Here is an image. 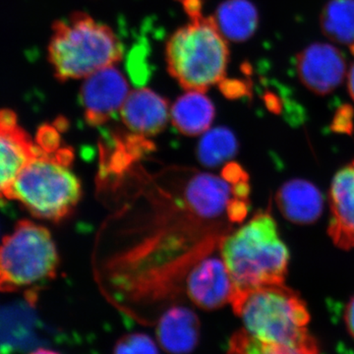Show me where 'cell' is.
<instances>
[{
	"mask_svg": "<svg viewBox=\"0 0 354 354\" xmlns=\"http://www.w3.org/2000/svg\"><path fill=\"white\" fill-rule=\"evenodd\" d=\"M230 304L241 317L244 330L255 339L305 354H319L315 339L307 329L310 314L306 304L286 285L234 293Z\"/></svg>",
	"mask_w": 354,
	"mask_h": 354,
	"instance_id": "cell-1",
	"label": "cell"
},
{
	"mask_svg": "<svg viewBox=\"0 0 354 354\" xmlns=\"http://www.w3.org/2000/svg\"><path fill=\"white\" fill-rule=\"evenodd\" d=\"M221 250L234 281V293L285 285L290 253L270 211L259 212L228 235L221 242Z\"/></svg>",
	"mask_w": 354,
	"mask_h": 354,
	"instance_id": "cell-2",
	"label": "cell"
},
{
	"mask_svg": "<svg viewBox=\"0 0 354 354\" xmlns=\"http://www.w3.org/2000/svg\"><path fill=\"white\" fill-rule=\"evenodd\" d=\"M121 57L122 48L111 28L87 14L76 12L53 25L48 60L58 80L92 75L118 64Z\"/></svg>",
	"mask_w": 354,
	"mask_h": 354,
	"instance_id": "cell-3",
	"label": "cell"
},
{
	"mask_svg": "<svg viewBox=\"0 0 354 354\" xmlns=\"http://www.w3.org/2000/svg\"><path fill=\"white\" fill-rule=\"evenodd\" d=\"M228 50L213 17L192 18L167 44V69L188 91L205 92L225 78Z\"/></svg>",
	"mask_w": 354,
	"mask_h": 354,
	"instance_id": "cell-4",
	"label": "cell"
},
{
	"mask_svg": "<svg viewBox=\"0 0 354 354\" xmlns=\"http://www.w3.org/2000/svg\"><path fill=\"white\" fill-rule=\"evenodd\" d=\"M70 156L39 148L4 196L24 205L37 218L59 221L81 197V183L69 167Z\"/></svg>",
	"mask_w": 354,
	"mask_h": 354,
	"instance_id": "cell-5",
	"label": "cell"
},
{
	"mask_svg": "<svg viewBox=\"0 0 354 354\" xmlns=\"http://www.w3.org/2000/svg\"><path fill=\"white\" fill-rule=\"evenodd\" d=\"M58 261L50 232L32 221H20L2 242V290L13 291L46 283L55 277Z\"/></svg>",
	"mask_w": 354,
	"mask_h": 354,
	"instance_id": "cell-6",
	"label": "cell"
},
{
	"mask_svg": "<svg viewBox=\"0 0 354 354\" xmlns=\"http://www.w3.org/2000/svg\"><path fill=\"white\" fill-rule=\"evenodd\" d=\"M129 88L122 73L113 66L106 67L86 77L81 88V100L88 124H104L122 109Z\"/></svg>",
	"mask_w": 354,
	"mask_h": 354,
	"instance_id": "cell-7",
	"label": "cell"
},
{
	"mask_svg": "<svg viewBox=\"0 0 354 354\" xmlns=\"http://www.w3.org/2000/svg\"><path fill=\"white\" fill-rule=\"evenodd\" d=\"M299 80L316 95H328L344 81L346 64L344 55L328 44L316 43L297 57Z\"/></svg>",
	"mask_w": 354,
	"mask_h": 354,
	"instance_id": "cell-8",
	"label": "cell"
},
{
	"mask_svg": "<svg viewBox=\"0 0 354 354\" xmlns=\"http://www.w3.org/2000/svg\"><path fill=\"white\" fill-rule=\"evenodd\" d=\"M188 297L200 308L216 310L232 302L234 285L223 258L206 257L191 269L186 281Z\"/></svg>",
	"mask_w": 354,
	"mask_h": 354,
	"instance_id": "cell-9",
	"label": "cell"
},
{
	"mask_svg": "<svg viewBox=\"0 0 354 354\" xmlns=\"http://www.w3.org/2000/svg\"><path fill=\"white\" fill-rule=\"evenodd\" d=\"M235 197L234 187L223 176L199 172L185 186L184 200L191 213L202 221H216L227 215Z\"/></svg>",
	"mask_w": 354,
	"mask_h": 354,
	"instance_id": "cell-10",
	"label": "cell"
},
{
	"mask_svg": "<svg viewBox=\"0 0 354 354\" xmlns=\"http://www.w3.org/2000/svg\"><path fill=\"white\" fill-rule=\"evenodd\" d=\"M330 216L328 232L344 250L354 248V160L333 178L330 190Z\"/></svg>",
	"mask_w": 354,
	"mask_h": 354,
	"instance_id": "cell-11",
	"label": "cell"
},
{
	"mask_svg": "<svg viewBox=\"0 0 354 354\" xmlns=\"http://www.w3.org/2000/svg\"><path fill=\"white\" fill-rule=\"evenodd\" d=\"M1 185L2 194H6L16 177L36 157L39 147L17 125L15 113L9 109L1 111Z\"/></svg>",
	"mask_w": 354,
	"mask_h": 354,
	"instance_id": "cell-12",
	"label": "cell"
},
{
	"mask_svg": "<svg viewBox=\"0 0 354 354\" xmlns=\"http://www.w3.org/2000/svg\"><path fill=\"white\" fill-rule=\"evenodd\" d=\"M121 118L131 131L151 136L162 131L169 120V104L149 88H139L128 95Z\"/></svg>",
	"mask_w": 354,
	"mask_h": 354,
	"instance_id": "cell-13",
	"label": "cell"
},
{
	"mask_svg": "<svg viewBox=\"0 0 354 354\" xmlns=\"http://www.w3.org/2000/svg\"><path fill=\"white\" fill-rule=\"evenodd\" d=\"M276 202L281 215L297 225L315 223L324 209V196L317 186L304 179H292L281 186Z\"/></svg>",
	"mask_w": 354,
	"mask_h": 354,
	"instance_id": "cell-14",
	"label": "cell"
},
{
	"mask_svg": "<svg viewBox=\"0 0 354 354\" xmlns=\"http://www.w3.org/2000/svg\"><path fill=\"white\" fill-rule=\"evenodd\" d=\"M157 337L158 344L167 353L189 354L199 342V319L186 307H172L160 317Z\"/></svg>",
	"mask_w": 354,
	"mask_h": 354,
	"instance_id": "cell-15",
	"label": "cell"
},
{
	"mask_svg": "<svg viewBox=\"0 0 354 354\" xmlns=\"http://www.w3.org/2000/svg\"><path fill=\"white\" fill-rule=\"evenodd\" d=\"M171 115L179 132L197 136L209 129L215 118V108L204 92L188 91L174 102Z\"/></svg>",
	"mask_w": 354,
	"mask_h": 354,
	"instance_id": "cell-16",
	"label": "cell"
},
{
	"mask_svg": "<svg viewBox=\"0 0 354 354\" xmlns=\"http://www.w3.org/2000/svg\"><path fill=\"white\" fill-rule=\"evenodd\" d=\"M216 27L225 39L244 41L257 29V9L248 0H227L218 6L214 16Z\"/></svg>",
	"mask_w": 354,
	"mask_h": 354,
	"instance_id": "cell-17",
	"label": "cell"
},
{
	"mask_svg": "<svg viewBox=\"0 0 354 354\" xmlns=\"http://www.w3.org/2000/svg\"><path fill=\"white\" fill-rule=\"evenodd\" d=\"M323 34L335 43L354 44V0H329L320 15Z\"/></svg>",
	"mask_w": 354,
	"mask_h": 354,
	"instance_id": "cell-18",
	"label": "cell"
},
{
	"mask_svg": "<svg viewBox=\"0 0 354 354\" xmlns=\"http://www.w3.org/2000/svg\"><path fill=\"white\" fill-rule=\"evenodd\" d=\"M239 142L227 127H216L205 132L197 147V157L203 165L216 167L234 158Z\"/></svg>",
	"mask_w": 354,
	"mask_h": 354,
	"instance_id": "cell-19",
	"label": "cell"
},
{
	"mask_svg": "<svg viewBox=\"0 0 354 354\" xmlns=\"http://www.w3.org/2000/svg\"><path fill=\"white\" fill-rule=\"evenodd\" d=\"M35 316L31 307L12 305L2 313V341L10 348H20L22 342L31 339Z\"/></svg>",
	"mask_w": 354,
	"mask_h": 354,
	"instance_id": "cell-20",
	"label": "cell"
},
{
	"mask_svg": "<svg viewBox=\"0 0 354 354\" xmlns=\"http://www.w3.org/2000/svg\"><path fill=\"white\" fill-rule=\"evenodd\" d=\"M227 354H305L297 348L281 344H267L255 339L245 330L234 334Z\"/></svg>",
	"mask_w": 354,
	"mask_h": 354,
	"instance_id": "cell-21",
	"label": "cell"
},
{
	"mask_svg": "<svg viewBox=\"0 0 354 354\" xmlns=\"http://www.w3.org/2000/svg\"><path fill=\"white\" fill-rule=\"evenodd\" d=\"M113 354H158L155 342L149 335L134 333L123 335L114 346Z\"/></svg>",
	"mask_w": 354,
	"mask_h": 354,
	"instance_id": "cell-22",
	"label": "cell"
},
{
	"mask_svg": "<svg viewBox=\"0 0 354 354\" xmlns=\"http://www.w3.org/2000/svg\"><path fill=\"white\" fill-rule=\"evenodd\" d=\"M128 67H129L130 75L135 83L143 84L145 82L149 71L143 48H137L133 50L130 55L129 62H128Z\"/></svg>",
	"mask_w": 354,
	"mask_h": 354,
	"instance_id": "cell-23",
	"label": "cell"
},
{
	"mask_svg": "<svg viewBox=\"0 0 354 354\" xmlns=\"http://www.w3.org/2000/svg\"><path fill=\"white\" fill-rule=\"evenodd\" d=\"M335 132L351 134L353 129V109L349 106H342L335 113L332 123Z\"/></svg>",
	"mask_w": 354,
	"mask_h": 354,
	"instance_id": "cell-24",
	"label": "cell"
},
{
	"mask_svg": "<svg viewBox=\"0 0 354 354\" xmlns=\"http://www.w3.org/2000/svg\"><path fill=\"white\" fill-rule=\"evenodd\" d=\"M221 176L232 185L242 183V181L249 180L248 174L244 171L243 167L236 164V162H230V164L227 165V167H223Z\"/></svg>",
	"mask_w": 354,
	"mask_h": 354,
	"instance_id": "cell-25",
	"label": "cell"
},
{
	"mask_svg": "<svg viewBox=\"0 0 354 354\" xmlns=\"http://www.w3.org/2000/svg\"><path fill=\"white\" fill-rule=\"evenodd\" d=\"M221 90L230 99H237L247 94L248 87H245V84L241 81L223 80L221 83Z\"/></svg>",
	"mask_w": 354,
	"mask_h": 354,
	"instance_id": "cell-26",
	"label": "cell"
},
{
	"mask_svg": "<svg viewBox=\"0 0 354 354\" xmlns=\"http://www.w3.org/2000/svg\"><path fill=\"white\" fill-rule=\"evenodd\" d=\"M183 4L190 19L202 15L201 0H183Z\"/></svg>",
	"mask_w": 354,
	"mask_h": 354,
	"instance_id": "cell-27",
	"label": "cell"
},
{
	"mask_svg": "<svg viewBox=\"0 0 354 354\" xmlns=\"http://www.w3.org/2000/svg\"><path fill=\"white\" fill-rule=\"evenodd\" d=\"M344 322L349 334L354 337V297H351L348 304H346V311H344Z\"/></svg>",
	"mask_w": 354,
	"mask_h": 354,
	"instance_id": "cell-28",
	"label": "cell"
},
{
	"mask_svg": "<svg viewBox=\"0 0 354 354\" xmlns=\"http://www.w3.org/2000/svg\"><path fill=\"white\" fill-rule=\"evenodd\" d=\"M351 53H353V55H354V44H351ZM348 88L349 95H351V97H353L354 101V62L353 66L351 67V69H349L348 72Z\"/></svg>",
	"mask_w": 354,
	"mask_h": 354,
	"instance_id": "cell-29",
	"label": "cell"
},
{
	"mask_svg": "<svg viewBox=\"0 0 354 354\" xmlns=\"http://www.w3.org/2000/svg\"><path fill=\"white\" fill-rule=\"evenodd\" d=\"M30 354H58L55 351H50V349L39 348L36 351H32Z\"/></svg>",
	"mask_w": 354,
	"mask_h": 354,
	"instance_id": "cell-30",
	"label": "cell"
}]
</instances>
